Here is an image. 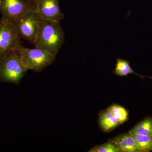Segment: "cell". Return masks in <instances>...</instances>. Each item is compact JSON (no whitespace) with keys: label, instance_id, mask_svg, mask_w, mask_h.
<instances>
[{"label":"cell","instance_id":"6da1fadb","mask_svg":"<svg viewBox=\"0 0 152 152\" xmlns=\"http://www.w3.org/2000/svg\"><path fill=\"white\" fill-rule=\"evenodd\" d=\"M64 42V32L60 22L41 20L35 48L58 54Z\"/></svg>","mask_w":152,"mask_h":152},{"label":"cell","instance_id":"7a4b0ae2","mask_svg":"<svg viewBox=\"0 0 152 152\" xmlns=\"http://www.w3.org/2000/svg\"><path fill=\"white\" fill-rule=\"evenodd\" d=\"M28 71L18 50L0 59V81L19 85Z\"/></svg>","mask_w":152,"mask_h":152},{"label":"cell","instance_id":"3957f363","mask_svg":"<svg viewBox=\"0 0 152 152\" xmlns=\"http://www.w3.org/2000/svg\"><path fill=\"white\" fill-rule=\"evenodd\" d=\"M22 62L28 70L40 72L51 65L56 59L57 54L43 49H31L21 44L18 48Z\"/></svg>","mask_w":152,"mask_h":152},{"label":"cell","instance_id":"277c9868","mask_svg":"<svg viewBox=\"0 0 152 152\" xmlns=\"http://www.w3.org/2000/svg\"><path fill=\"white\" fill-rule=\"evenodd\" d=\"M20 39L13 22L2 17L0 20V59L18 50L21 44Z\"/></svg>","mask_w":152,"mask_h":152},{"label":"cell","instance_id":"5b68a950","mask_svg":"<svg viewBox=\"0 0 152 152\" xmlns=\"http://www.w3.org/2000/svg\"><path fill=\"white\" fill-rule=\"evenodd\" d=\"M41 19L35 11H30L14 22L21 39L34 45Z\"/></svg>","mask_w":152,"mask_h":152},{"label":"cell","instance_id":"8992f818","mask_svg":"<svg viewBox=\"0 0 152 152\" xmlns=\"http://www.w3.org/2000/svg\"><path fill=\"white\" fill-rule=\"evenodd\" d=\"M32 11L35 10L26 0H1L0 12L2 16L13 23Z\"/></svg>","mask_w":152,"mask_h":152},{"label":"cell","instance_id":"52a82bcc","mask_svg":"<svg viewBox=\"0 0 152 152\" xmlns=\"http://www.w3.org/2000/svg\"><path fill=\"white\" fill-rule=\"evenodd\" d=\"M35 11L42 20L61 22L64 18L59 0H37Z\"/></svg>","mask_w":152,"mask_h":152},{"label":"cell","instance_id":"ba28073f","mask_svg":"<svg viewBox=\"0 0 152 152\" xmlns=\"http://www.w3.org/2000/svg\"><path fill=\"white\" fill-rule=\"evenodd\" d=\"M112 141L117 144L121 152H140L133 136L129 133L118 136Z\"/></svg>","mask_w":152,"mask_h":152},{"label":"cell","instance_id":"9c48e42d","mask_svg":"<svg viewBox=\"0 0 152 152\" xmlns=\"http://www.w3.org/2000/svg\"><path fill=\"white\" fill-rule=\"evenodd\" d=\"M113 72L115 75L121 77L127 76L130 74H133L138 76L141 78L144 79L148 77L152 79V77L141 75L137 74L131 67L129 61L120 58H118L117 59L116 64Z\"/></svg>","mask_w":152,"mask_h":152},{"label":"cell","instance_id":"30bf717a","mask_svg":"<svg viewBox=\"0 0 152 152\" xmlns=\"http://www.w3.org/2000/svg\"><path fill=\"white\" fill-rule=\"evenodd\" d=\"M129 134L152 136V118L145 119L136 125L130 131Z\"/></svg>","mask_w":152,"mask_h":152},{"label":"cell","instance_id":"8fae6325","mask_svg":"<svg viewBox=\"0 0 152 152\" xmlns=\"http://www.w3.org/2000/svg\"><path fill=\"white\" fill-rule=\"evenodd\" d=\"M133 136L140 152L152 151V136L141 134Z\"/></svg>","mask_w":152,"mask_h":152},{"label":"cell","instance_id":"7c38bea8","mask_svg":"<svg viewBox=\"0 0 152 152\" xmlns=\"http://www.w3.org/2000/svg\"><path fill=\"white\" fill-rule=\"evenodd\" d=\"M100 124L104 130L109 131L115 127L119 123L113 115L107 110L101 115Z\"/></svg>","mask_w":152,"mask_h":152},{"label":"cell","instance_id":"4fadbf2b","mask_svg":"<svg viewBox=\"0 0 152 152\" xmlns=\"http://www.w3.org/2000/svg\"><path fill=\"white\" fill-rule=\"evenodd\" d=\"M108 110L113 115L119 124H123L128 119L127 111L121 106L114 105L110 107Z\"/></svg>","mask_w":152,"mask_h":152},{"label":"cell","instance_id":"5bb4252c","mask_svg":"<svg viewBox=\"0 0 152 152\" xmlns=\"http://www.w3.org/2000/svg\"><path fill=\"white\" fill-rule=\"evenodd\" d=\"M88 152H120L121 151L116 144L111 141L92 148Z\"/></svg>","mask_w":152,"mask_h":152},{"label":"cell","instance_id":"9a60e30c","mask_svg":"<svg viewBox=\"0 0 152 152\" xmlns=\"http://www.w3.org/2000/svg\"><path fill=\"white\" fill-rule=\"evenodd\" d=\"M26 1L33 7V8L35 10L36 3H37V0H26Z\"/></svg>","mask_w":152,"mask_h":152},{"label":"cell","instance_id":"2e32d148","mask_svg":"<svg viewBox=\"0 0 152 152\" xmlns=\"http://www.w3.org/2000/svg\"><path fill=\"white\" fill-rule=\"evenodd\" d=\"M1 0H0V4H1Z\"/></svg>","mask_w":152,"mask_h":152}]
</instances>
